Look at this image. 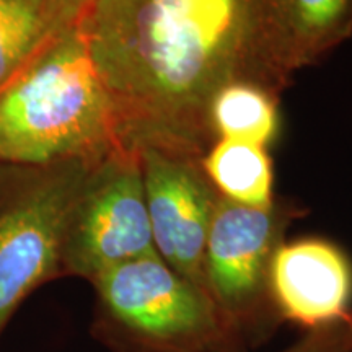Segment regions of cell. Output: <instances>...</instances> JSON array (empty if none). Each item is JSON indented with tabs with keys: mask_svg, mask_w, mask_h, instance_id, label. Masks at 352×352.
<instances>
[{
	"mask_svg": "<svg viewBox=\"0 0 352 352\" xmlns=\"http://www.w3.org/2000/svg\"><path fill=\"white\" fill-rule=\"evenodd\" d=\"M266 7L267 0H98L77 26L121 144L204 155L215 142L208 124L214 95L232 82L264 88Z\"/></svg>",
	"mask_w": 352,
	"mask_h": 352,
	"instance_id": "cell-1",
	"label": "cell"
},
{
	"mask_svg": "<svg viewBox=\"0 0 352 352\" xmlns=\"http://www.w3.org/2000/svg\"><path fill=\"white\" fill-rule=\"evenodd\" d=\"M122 147L111 98L78 26L52 38L0 90V160L39 168L100 162Z\"/></svg>",
	"mask_w": 352,
	"mask_h": 352,
	"instance_id": "cell-2",
	"label": "cell"
},
{
	"mask_svg": "<svg viewBox=\"0 0 352 352\" xmlns=\"http://www.w3.org/2000/svg\"><path fill=\"white\" fill-rule=\"evenodd\" d=\"M91 334L113 352H223L235 336L208 294L158 254L118 264L90 283Z\"/></svg>",
	"mask_w": 352,
	"mask_h": 352,
	"instance_id": "cell-3",
	"label": "cell"
},
{
	"mask_svg": "<svg viewBox=\"0 0 352 352\" xmlns=\"http://www.w3.org/2000/svg\"><path fill=\"white\" fill-rule=\"evenodd\" d=\"M96 164L39 166L0 199V336L34 290L63 277L70 215Z\"/></svg>",
	"mask_w": 352,
	"mask_h": 352,
	"instance_id": "cell-4",
	"label": "cell"
},
{
	"mask_svg": "<svg viewBox=\"0 0 352 352\" xmlns=\"http://www.w3.org/2000/svg\"><path fill=\"white\" fill-rule=\"evenodd\" d=\"M305 210L276 199L254 208L219 196L204 252V290L239 341L276 318L270 297V267L285 230Z\"/></svg>",
	"mask_w": 352,
	"mask_h": 352,
	"instance_id": "cell-5",
	"label": "cell"
},
{
	"mask_svg": "<svg viewBox=\"0 0 352 352\" xmlns=\"http://www.w3.org/2000/svg\"><path fill=\"white\" fill-rule=\"evenodd\" d=\"M138 148H118L88 175L70 215L63 276L95 280L118 264L155 254Z\"/></svg>",
	"mask_w": 352,
	"mask_h": 352,
	"instance_id": "cell-6",
	"label": "cell"
},
{
	"mask_svg": "<svg viewBox=\"0 0 352 352\" xmlns=\"http://www.w3.org/2000/svg\"><path fill=\"white\" fill-rule=\"evenodd\" d=\"M138 151L155 252L171 270L206 292L202 264L220 195L202 170V157L157 145H142Z\"/></svg>",
	"mask_w": 352,
	"mask_h": 352,
	"instance_id": "cell-7",
	"label": "cell"
},
{
	"mask_svg": "<svg viewBox=\"0 0 352 352\" xmlns=\"http://www.w3.org/2000/svg\"><path fill=\"white\" fill-rule=\"evenodd\" d=\"M270 297L276 318L307 331L351 320V258L321 236L284 240L271 261Z\"/></svg>",
	"mask_w": 352,
	"mask_h": 352,
	"instance_id": "cell-8",
	"label": "cell"
},
{
	"mask_svg": "<svg viewBox=\"0 0 352 352\" xmlns=\"http://www.w3.org/2000/svg\"><path fill=\"white\" fill-rule=\"evenodd\" d=\"M352 36V0H267L261 39L263 85L280 95L300 69Z\"/></svg>",
	"mask_w": 352,
	"mask_h": 352,
	"instance_id": "cell-9",
	"label": "cell"
},
{
	"mask_svg": "<svg viewBox=\"0 0 352 352\" xmlns=\"http://www.w3.org/2000/svg\"><path fill=\"white\" fill-rule=\"evenodd\" d=\"M215 191L233 202L254 208L270 206L274 196V170L267 148L241 140L219 139L201 158Z\"/></svg>",
	"mask_w": 352,
	"mask_h": 352,
	"instance_id": "cell-10",
	"label": "cell"
},
{
	"mask_svg": "<svg viewBox=\"0 0 352 352\" xmlns=\"http://www.w3.org/2000/svg\"><path fill=\"white\" fill-rule=\"evenodd\" d=\"M208 124L214 140L267 147L279 134V95L252 82L228 83L210 101Z\"/></svg>",
	"mask_w": 352,
	"mask_h": 352,
	"instance_id": "cell-11",
	"label": "cell"
},
{
	"mask_svg": "<svg viewBox=\"0 0 352 352\" xmlns=\"http://www.w3.org/2000/svg\"><path fill=\"white\" fill-rule=\"evenodd\" d=\"M59 33L47 0H0V90Z\"/></svg>",
	"mask_w": 352,
	"mask_h": 352,
	"instance_id": "cell-12",
	"label": "cell"
},
{
	"mask_svg": "<svg viewBox=\"0 0 352 352\" xmlns=\"http://www.w3.org/2000/svg\"><path fill=\"white\" fill-rule=\"evenodd\" d=\"M279 352H352L351 320L341 321V323L331 324L327 328L307 331L300 340Z\"/></svg>",
	"mask_w": 352,
	"mask_h": 352,
	"instance_id": "cell-13",
	"label": "cell"
},
{
	"mask_svg": "<svg viewBox=\"0 0 352 352\" xmlns=\"http://www.w3.org/2000/svg\"><path fill=\"white\" fill-rule=\"evenodd\" d=\"M98 0H47L50 12L60 32L74 28L85 19Z\"/></svg>",
	"mask_w": 352,
	"mask_h": 352,
	"instance_id": "cell-14",
	"label": "cell"
},
{
	"mask_svg": "<svg viewBox=\"0 0 352 352\" xmlns=\"http://www.w3.org/2000/svg\"><path fill=\"white\" fill-rule=\"evenodd\" d=\"M351 329H352V318H351Z\"/></svg>",
	"mask_w": 352,
	"mask_h": 352,
	"instance_id": "cell-15",
	"label": "cell"
}]
</instances>
